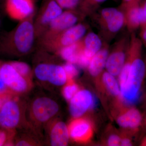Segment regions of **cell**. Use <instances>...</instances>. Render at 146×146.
Returning <instances> with one entry per match:
<instances>
[{
    "instance_id": "1",
    "label": "cell",
    "mask_w": 146,
    "mask_h": 146,
    "mask_svg": "<svg viewBox=\"0 0 146 146\" xmlns=\"http://www.w3.org/2000/svg\"><path fill=\"white\" fill-rule=\"evenodd\" d=\"M35 14L20 21L9 32L0 33V55L20 57L30 53L36 40L34 21Z\"/></svg>"
},
{
    "instance_id": "2",
    "label": "cell",
    "mask_w": 146,
    "mask_h": 146,
    "mask_svg": "<svg viewBox=\"0 0 146 146\" xmlns=\"http://www.w3.org/2000/svg\"><path fill=\"white\" fill-rule=\"evenodd\" d=\"M143 44L134 33L130 35L127 56L130 61L129 73L125 85L121 92L126 102L133 103L138 99L146 72L145 64L141 57Z\"/></svg>"
},
{
    "instance_id": "3",
    "label": "cell",
    "mask_w": 146,
    "mask_h": 146,
    "mask_svg": "<svg viewBox=\"0 0 146 146\" xmlns=\"http://www.w3.org/2000/svg\"><path fill=\"white\" fill-rule=\"evenodd\" d=\"M91 17L97 24L100 36L104 42L108 44L125 27L124 13L119 7L98 9Z\"/></svg>"
},
{
    "instance_id": "4",
    "label": "cell",
    "mask_w": 146,
    "mask_h": 146,
    "mask_svg": "<svg viewBox=\"0 0 146 146\" xmlns=\"http://www.w3.org/2000/svg\"><path fill=\"white\" fill-rule=\"evenodd\" d=\"M89 29L88 24L81 22L56 35L46 39H38L37 46L47 52L57 54L63 48L81 40Z\"/></svg>"
},
{
    "instance_id": "5",
    "label": "cell",
    "mask_w": 146,
    "mask_h": 146,
    "mask_svg": "<svg viewBox=\"0 0 146 146\" xmlns=\"http://www.w3.org/2000/svg\"><path fill=\"white\" fill-rule=\"evenodd\" d=\"M59 110V106L54 100L48 97H40L32 102L29 114L33 123L42 125L54 118Z\"/></svg>"
},
{
    "instance_id": "6",
    "label": "cell",
    "mask_w": 146,
    "mask_h": 146,
    "mask_svg": "<svg viewBox=\"0 0 146 146\" xmlns=\"http://www.w3.org/2000/svg\"><path fill=\"white\" fill-rule=\"evenodd\" d=\"M130 35L123 34L116 41L108 54L106 68L107 72L114 76L119 74L125 63L130 45Z\"/></svg>"
},
{
    "instance_id": "7",
    "label": "cell",
    "mask_w": 146,
    "mask_h": 146,
    "mask_svg": "<svg viewBox=\"0 0 146 146\" xmlns=\"http://www.w3.org/2000/svg\"><path fill=\"white\" fill-rule=\"evenodd\" d=\"M86 17L78 9L64 10L50 24L46 31L37 40L46 39L56 35L79 23L83 22Z\"/></svg>"
},
{
    "instance_id": "8",
    "label": "cell",
    "mask_w": 146,
    "mask_h": 146,
    "mask_svg": "<svg viewBox=\"0 0 146 146\" xmlns=\"http://www.w3.org/2000/svg\"><path fill=\"white\" fill-rule=\"evenodd\" d=\"M63 11L56 0H43L38 13L34 18L36 40L44 33L50 24Z\"/></svg>"
},
{
    "instance_id": "9",
    "label": "cell",
    "mask_w": 146,
    "mask_h": 146,
    "mask_svg": "<svg viewBox=\"0 0 146 146\" xmlns=\"http://www.w3.org/2000/svg\"><path fill=\"white\" fill-rule=\"evenodd\" d=\"M34 73L40 81L48 82L54 86H63L68 81L63 66L54 63H38L35 68Z\"/></svg>"
},
{
    "instance_id": "10",
    "label": "cell",
    "mask_w": 146,
    "mask_h": 146,
    "mask_svg": "<svg viewBox=\"0 0 146 146\" xmlns=\"http://www.w3.org/2000/svg\"><path fill=\"white\" fill-rule=\"evenodd\" d=\"M0 77L9 89L16 94L26 93L31 86V81L21 75L10 63H3L1 65Z\"/></svg>"
},
{
    "instance_id": "11",
    "label": "cell",
    "mask_w": 146,
    "mask_h": 146,
    "mask_svg": "<svg viewBox=\"0 0 146 146\" xmlns=\"http://www.w3.org/2000/svg\"><path fill=\"white\" fill-rule=\"evenodd\" d=\"M23 120V109L16 100L6 101L0 110V126L3 128L13 130L21 125Z\"/></svg>"
},
{
    "instance_id": "12",
    "label": "cell",
    "mask_w": 146,
    "mask_h": 146,
    "mask_svg": "<svg viewBox=\"0 0 146 146\" xmlns=\"http://www.w3.org/2000/svg\"><path fill=\"white\" fill-rule=\"evenodd\" d=\"M4 10L11 18L20 21L35 14V0H3Z\"/></svg>"
},
{
    "instance_id": "13",
    "label": "cell",
    "mask_w": 146,
    "mask_h": 146,
    "mask_svg": "<svg viewBox=\"0 0 146 146\" xmlns=\"http://www.w3.org/2000/svg\"><path fill=\"white\" fill-rule=\"evenodd\" d=\"M68 128L70 137L78 143L87 142L93 135V129L91 123L84 119L79 118L73 120Z\"/></svg>"
},
{
    "instance_id": "14",
    "label": "cell",
    "mask_w": 146,
    "mask_h": 146,
    "mask_svg": "<svg viewBox=\"0 0 146 146\" xmlns=\"http://www.w3.org/2000/svg\"><path fill=\"white\" fill-rule=\"evenodd\" d=\"M94 100L89 91L86 90L78 91L70 101L71 115L75 118L80 117L91 107Z\"/></svg>"
},
{
    "instance_id": "15",
    "label": "cell",
    "mask_w": 146,
    "mask_h": 146,
    "mask_svg": "<svg viewBox=\"0 0 146 146\" xmlns=\"http://www.w3.org/2000/svg\"><path fill=\"white\" fill-rule=\"evenodd\" d=\"M125 18V27L129 33H134L137 29L146 23V17L141 5L132 6L123 11Z\"/></svg>"
},
{
    "instance_id": "16",
    "label": "cell",
    "mask_w": 146,
    "mask_h": 146,
    "mask_svg": "<svg viewBox=\"0 0 146 146\" xmlns=\"http://www.w3.org/2000/svg\"><path fill=\"white\" fill-rule=\"evenodd\" d=\"M81 40L82 54L89 59L98 52L104 44V42L99 35L92 31L88 32Z\"/></svg>"
},
{
    "instance_id": "17",
    "label": "cell",
    "mask_w": 146,
    "mask_h": 146,
    "mask_svg": "<svg viewBox=\"0 0 146 146\" xmlns=\"http://www.w3.org/2000/svg\"><path fill=\"white\" fill-rule=\"evenodd\" d=\"M69 137L68 128L65 123L60 121L53 123L50 130V143L51 145H67Z\"/></svg>"
},
{
    "instance_id": "18",
    "label": "cell",
    "mask_w": 146,
    "mask_h": 146,
    "mask_svg": "<svg viewBox=\"0 0 146 146\" xmlns=\"http://www.w3.org/2000/svg\"><path fill=\"white\" fill-rule=\"evenodd\" d=\"M109 47L108 44L104 42L101 49L91 58L88 66L89 72L91 76L99 75L105 67L109 54Z\"/></svg>"
},
{
    "instance_id": "19",
    "label": "cell",
    "mask_w": 146,
    "mask_h": 146,
    "mask_svg": "<svg viewBox=\"0 0 146 146\" xmlns=\"http://www.w3.org/2000/svg\"><path fill=\"white\" fill-rule=\"evenodd\" d=\"M142 120V115L139 110L131 108L118 118L117 123L122 127L134 129L141 125Z\"/></svg>"
},
{
    "instance_id": "20",
    "label": "cell",
    "mask_w": 146,
    "mask_h": 146,
    "mask_svg": "<svg viewBox=\"0 0 146 146\" xmlns=\"http://www.w3.org/2000/svg\"><path fill=\"white\" fill-rule=\"evenodd\" d=\"M81 40L72 45L63 48L56 54L60 55L64 60L69 63H77L79 56L82 50Z\"/></svg>"
},
{
    "instance_id": "21",
    "label": "cell",
    "mask_w": 146,
    "mask_h": 146,
    "mask_svg": "<svg viewBox=\"0 0 146 146\" xmlns=\"http://www.w3.org/2000/svg\"><path fill=\"white\" fill-rule=\"evenodd\" d=\"M108 0H81L78 9L86 17L91 16L98 10L102 4Z\"/></svg>"
},
{
    "instance_id": "22",
    "label": "cell",
    "mask_w": 146,
    "mask_h": 146,
    "mask_svg": "<svg viewBox=\"0 0 146 146\" xmlns=\"http://www.w3.org/2000/svg\"><path fill=\"white\" fill-rule=\"evenodd\" d=\"M102 78L104 82L110 93L115 96L119 95L120 93L119 88L114 76L108 72H106L103 74Z\"/></svg>"
},
{
    "instance_id": "23",
    "label": "cell",
    "mask_w": 146,
    "mask_h": 146,
    "mask_svg": "<svg viewBox=\"0 0 146 146\" xmlns=\"http://www.w3.org/2000/svg\"><path fill=\"white\" fill-rule=\"evenodd\" d=\"M11 64L21 75L31 81L32 72L30 67L27 63L21 61H12Z\"/></svg>"
},
{
    "instance_id": "24",
    "label": "cell",
    "mask_w": 146,
    "mask_h": 146,
    "mask_svg": "<svg viewBox=\"0 0 146 146\" xmlns=\"http://www.w3.org/2000/svg\"><path fill=\"white\" fill-rule=\"evenodd\" d=\"M68 83L63 88V94L65 99L70 101L73 97L78 91V87L74 83L72 80H68Z\"/></svg>"
},
{
    "instance_id": "25",
    "label": "cell",
    "mask_w": 146,
    "mask_h": 146,
    "mask_svg": "<svg viewBox=\"0 0 146 146\" xmlns=\"http://www.w3.org/2000/svg\"><path fill=\"white\" fill-rule=\"evenodd\" d=\"M63 10L78 8L81 0H56Z\"/></svg>"
},
{
    "instance_id": "26",
    "label": "cell",
    "mask_w": 146,
    "mask_h": 146,
    "mask_svg": "<svg viewBox=\"0 0 146 146\" xmlns=\"http://www.w3.org/2000/svg\"><path fill=\"white\" fill-rule=\"evenodd\" d=\"M63 67L67 74L68 80H72L78 74V70L74 63L68 62L63 65Z\"/></svg>"
},
{
    "instance_id": "27",
    "label": "cell",
    "mask_w": 146,
    "mask_h": 146,
    "mask_svg": "<svg viewBox=\"0 0 146 146\" xmlns=\"http://www.w3.org/2000/svg\"><path fill=\"white\" fill-rule=\"evenodd\" d=\"M4 129L0 131V146L13 145V143L9 140V135L11 134L9 133L10 130Z\"/></svg>"
},
{
    "instance_id": "28",
    "label": "cell",
    "mask_w": 146,
    "mask_h": 146,
    "mask_svg": "<svg viewBox=\"0 0 146 146\" xmlns=\"http://www.w3.org/2000/svg\"><path fill=\"white\" fill-rule=\"evenodd\" d=\"M141 3V0H122V3L119 8L122 11Z\"/></svg>"
},
{
    "instance_id": "29",
    "label": "cell",
    "mask_w": 146,
    "mask_h": 146,
    "mask_svg": "<svg viewBox=\"0 0 146 146\" xmlns=\"http://www.w3.org/2000/svg\"><path fill=\"white\" fill-rule=\"evenodd\" d=\"M30 139H21V140H18L15 144L16 146H32L33 145H35L36 143L34 141H32Z\"/></svg>"
},
{
    "instance_id": "30",
    "label": "cell",
    "mask_w": 146,
    "mask_h": 146,
    "mask_svg": "<svg viewBox=\"0 0 146 146\" xmlns=\"http://www.w3.org/2000/svg\"><path fill=\"white\" fill-rule=\"evenodd\" d=\"M120 143V138L117 135H112L108 139V144L109 146H119Z\"/></svg>"
},
{
    "instance_id": "31",
    "label": "cell",
    "mask_w": 146,
    "mask_h": 146,
    "mask_svg": "<svg viewBox=\"0 0 146 146\" xmlns=\"http://www.w3.org/2000/svg\"><path fill=\"white\" fill-rule=\"evenodd\" d=\"M140 32V39L143 45L146 47V23L141 28Z\"/></svg>"
},
{
    "instance_id": "32",
    "label": "cell",
    "mask_w": 146,
    "mask_h": 146,
    "mask_svg": "<svg viewBox=\"0 0 146 146\" xmlns=\"http://www.w3.org/2000/svg\"><path fill=\"white\" fill-rule=\"evenodd\" d=\"M9 89L0 77V95H5L7 93Z\"/></svg>"
},
{
    "instance_id": "33",
    "label": "cell",
    "mask_w": 146,
    "mask_h": 146,
    "mask_svg": "<svg viewBox=\"0 0 146 146\" xmlns=\"http://www.w3.org/2000/svg\"><path fill=\"white\" fill-rule=\"evenodd\" d=\"M121 144L122 146H131L132 145L131 141L128 138H125L124 139H123L122 141H121Z\"/></svg>"
},
{
    "instance_id": "34",
    "label": "cell",
    "mask_w": 146,
    "mask_h": 146,
    "mask_svg": "<svg viewBox=\"0 0 146 146\" xmlns=\"http://www.w3.org/2000/svg\"><path fill=\"white\" fill-rule=\"evenodd\" d=\"M5 95H0V110L2 107L4 103L8 99H7V98L6 97H5Z\"/></svg>"
},
{
    "instance_id": "35",
    "label": "cell",
    "mask_w": 146,
    "mask_h": 146,
    "mask_svg": "<svg viewBox=\"0 0 146 146\" xmlns=\"http://www.w3.org/2000/svg\"><path fill=\"white\" fill-rule=\"evenodd\" d=\"M4 9L3 8L2 4L0 5V31H1V28L2 25V14ZM1 33V31H0Z\"/></svg>"
},
{
    "instance_id": "36",
    "label": "cell",
    "mask_w": 146,
    "mask_h": 146,
    "mask_svg": "<svg viewBox=\"0 0 146 146\" xmlns=\"http://www.w3.org/2000/svg\"><path fill=\"white\" fill-rule=\"evenodd\" d=\"M141 5L143 11L145 16L146 17V0H145L143 3H141Z\"/></svg>"
},
{
    "instance_id": "37",
    "label": "cell",
    "mask_w": 146,
    "mask_h": 146,
    "mask_svg": "<svg viewBox=\"0 0 146 146\" xmlns=\"http://www.w3.org/2000/svg\"><path fill=\"white\" fill-rule=\"evenodd\" d=\"M141 145L146 146V138H145V139L143 140V141H142Z\"/></svg>"
},
{
    "instance_id": "38",
    "label": "cell",
    "mask_w": 146,
    "mask_h": 146,
    "mask_svg": "<svg viewBox=\"0 0 146 146\" xmlns=\"http://www.w3.org/2000/svg\"><path fill=\"white\" fill-rule=\"evenodd\" d=\"M3 0H0V5L2 4Z\"/></svg>"
},
{
    "instance_id": "39",
    "label": "cell",
    "mask_w": 146,
    "mask_h": 146,
    "mask_svg": "<svg viewBox=\"0 0 146 146\" xmlns=\"http://www.w3.org/2000/svg\"><path fill=\"white\" fill-rule=\"evenodd\" d=\"M145 65H146V62H145Z\"/></svg>"
},
{
    "instance_id": "40",
    "label": "cell",
    "mask_w": 146,
    "mask_h": 146,
    "mask_svg": "<svg viewBox=\"0 0 146 146\" xmlns=\"http://www.w3.org/2000/svg\"><path fill=\"white\" fill-rule=\"evenodd\" d=\"M113 1H117L118 0H113Z\"/></svg>"
},
{
    "instance_id": "41",
    "label": "cell",
    "mask_w": 146,
    "mask_h": 146,
    "mask_svg": "<svg viewBox=\"0 0 146 146\" xmlns=\"http://www.w3.org/2000/svg\"><path fill=\"white\" fill-rule=\"evenodd\" d=\"M0 68H1V66H0Z\"/></svg>"
},
{
    "instance_id": "42",
    "label": "cell",
    "mask_w": 146,
    "mask_h": 146,
    "mask_svg": "<svg viewBox=\"0 0 146 146\" xmlns=\"http://www.w3.org/2000/svg\"></svg>"
}]
</instances>
